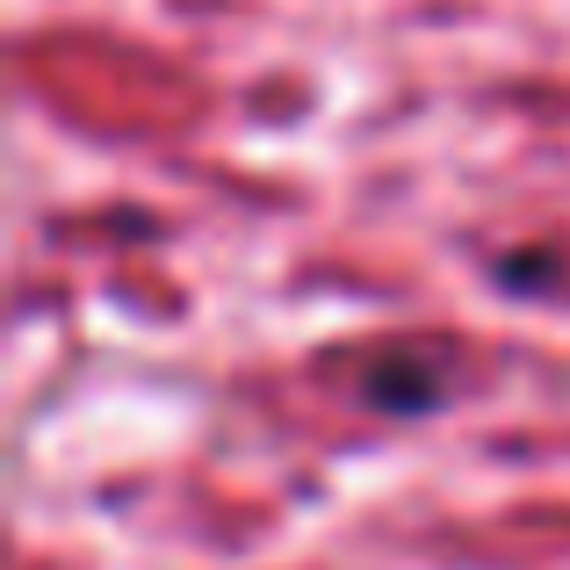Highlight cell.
Wrapping results in <instances>:
<instances>
[{"label":"cell","instance_id":"obj_2","mask_svg":"<svg viewBox=\"0 0 570 570\" xmlns=\"http://www.w3.org/2000/svg\"><path fill=\"white\" fill-rule=\"evenodd\" d=\"M491 282H499V289H520V296H542L549 282H563V253H557V246L499 253V261H491Z\"/></svg>","mask_w":570,"mask_h":570},{"label":"cell","instance_id":"obj_1","mask_svg":"<svg viewBox=\"0 0 570 570\" xmlns=\"http://www.w3.org/2000/svg\"><path fill=\"white\" fill-rule=\"evenodd\" d=\"M340 376L347 390L383 419H426L455 397L462 362L448 340H368V347H340Z\"/></svg>","mask_w":570,"mask_h":570}]
</instances>
